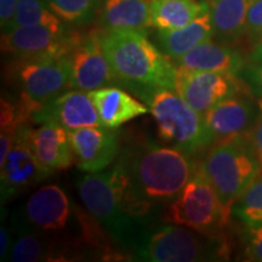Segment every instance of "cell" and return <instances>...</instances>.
Wrapping results in <instances>:
<instances>
[{"label":"cell","mask_w":262,"mask_h":262,"mask_svg":"<svg viewBox=\"0 0 262 262\" xmlns=\"http://www.w3.org/2000/svg\"><path fill=\"white\" fill-rule=\"evenodd\" d=\"M104 126L117 129L149 110L118 86H104L89 93Z\"/></svg>","instance_id":"20"},{"label":"cell","mask_w":262,"mask_h":262,"mask_svg":"<svg viewBox=\"0 0 262 262\" xmlns=\"http://www.w3.org/2000/svg\"><path fill=\"white\" fill-rule=\"evenodd\" d=\"M74 162L84 172L102 171L116 162L122 149L118 130L107 126L68 130Z\"/></svg>","instance_id":"13"},{"label":"cell","mask_w":262,"mask_h":262,"mask_svg":"<svg viewBox=\"0 0 262 262\" xmlns=\"http://www.w3.org/2000/svg\"><path fill=\"white\" fill-rule=\"evenodd\" d=\"M214 38L210 8L199 15L194 21L179 29L172 31H158L157 29L156 42L166 56L175 60L186 55L202 42Z\"/></svg>","instance_id":"21"},{"label":"cell","mask_w":262,"mask_h":262,"mask_svg":"<svg viewBox=\"0 0 262 262\" xmlns=\"http://www.w3.org/2000/svg\"><path fill=\"white\" fill-rule=\"evenodd\" d=\"M72 215L71 202L63 189L47 185L29 196L15 221L41 233H57L67 227Z\"/></svg>","instance_id":"14"},{"label":"cell","mask_w":262,"mask_h":262,"mask_svg":"<svg viewBox=\"0 0 262 262\" xmlns=\"http://www.w3.org/2000/svg\"><path fill=\"white\" fill-rule=\"evenodd\" d=\"M260 113L257 102L241 93L221 101L204 114L214 143L250 133Z\"/></svg>","instance_id":"16"},{"label":"cell","mask_w":262,"mask_h":262,"mask_svg":"<svg viewBox=\"0 0 262 262\" xmlns=\"http://www.w3.org/2000/svg\"><path fill=\"white\" fill-rule=\"evenodd\" d=\"M31 145L39 162L50 172L71 168L74 163L68 130L60 124L48 122L32 129Z\"/></svg>","instance_id":"18"},{"label":"cell","mask_w":262,"mask_h":262,"mask_svg":"<svg viewBox=\"0 0 262 262\" xmlns=\"http://www.w3.org/2000/svg\"><path fill=\"white\" fill-rule=\"evenodd\" d=\"M8 75L19 93V104L29 120L35 111L71 89L70 57L12 58Z\"/></svg>","instance_id":"8"},{"label":"cell","mask_w":262,"mask_h":262,"mask_svg":"<svg viewBox=\"0 0 262 262\" xmlns=\"http://www.w3.org/2000/svg\"><path fill=\"white\" fill-rule=\"evenodd\" d=\"M257 104L260 113H258L256 123L254 124L253 129L249 133V139H250L255 153H256L257 158L262 165V98H257Z\"/></svg>","instance_id":"33"},{"label":"cell","mask_w":262,"mask_h":262,"mask_svg":"<svg viewBox=\"0 0 262 262\" xmlns=\"http://www.w3.org/2000/svg\"><path fill=\"white\" fill-rule=\"evenodd\" d=\"M136 260L150 262L216 261L229 256L224 237H210L170 224L146 231L134 249Z\"/></svg>","instance_id":"5"},{"label":"cell","mask_w":262,"mask_h":262,"mask_svg":"<svg viewBox=\"0 0 262 262\" xmlns=\"http://www.w3.org/2000/svg\"><path fill=\"white\" fill-rule=\"evenodd\" d=\"M239 78L247 85L249 94L262 98V62H250L245 66Z\"/></svg>","instance_id":"31"},{"label":"cell","mask_w":262,"mask_h":262,"mask_svg":"<svg viewBox=\"0 0 262 262\" xmlns=\"http://www.w3.org/2000/svg\"><path fill=\"white\" fill-rule=\"evenodd\" d=\"M232 209L225 205L205 178L196 168L182 191L166 206L164 221L188 227L210 237H224Z\"/></svg>","instance_id":"7"},{"label":"cell","mask_w":262,"mask_h":262,"mask_svg":"<svg viewBox=\"0 0 262 262\" xmlns=\"http://www.w3.org/2000/svg\"><path fill=\"white\" fill-rule=\"evenodd\" d=\"M209 8L208 0H153L152 25L158 31L182 28Z\"/></svg>","instance_id":"24"},{"label":"cell","mask_w":262,"mask_h":262,"mask_svg":"<svg viewBox=\"0 0 262 262\" xmlns=\"http://www.w3.org/2000/svg\"><path fill=\"white\" fill-rule=\"evenodd\" d=\"M18 0H0V26L2 32L9 31L12 27Z\"/></svg>","instance_id":"32"},{"label":"cell","mask_w":262,"mask_h":262,"mask_svg":"<svg viewBox=\"0 0 262 262\" xmlns=\"http://www.w3.org/2000/svg\"><path fill=\"white\" fill-rule=\"evenodd\" d=\"M243 90L249 93L244 81L235 75L176 67L175 91L203 116L215 104Z\"/></svg>","instance_id":"11"},{"label":"cell","mask_w":262,"mask_h":262,"mask_svg":"<svg viewBox=\"0 0 262 262\" xmlns=\"http://www.w3.org/2000/svg\"><path fill=\"white\" fill-rule=\"evenodd\" d=\"M250 62H262V41L256 44L254 50L251 51L250 56H249Z\"/></svg>","instance_id":"35"},{"label":"cell","mask_w":262,"mask_h":262,"mask_svg":"<svg viewBox=\"0 0 262 262\" xmlns=\"http://www.w3.org/2000/svg\"><path fill=\"white\" fill-rule=\"evenodd\" d=\"M251 2L253 0H209L216 40L229 45L244 37Z\"/></svg>","instance_id":"22"},{"label":"cell","mask_w":262,"mask_h":262,"mask_svg":"<svg viewBox=\"0 0 262 262\" xmlns=\"http://www.w3.org/2000/svg\"><path fill=\"white\" fill-rule=\"evenodd\" d=\"M29 117L21 104L2 97L0 103V164L4 163L17 129L28 122Z\"/></svg>","instance_id":"26"},{"label":"cell","mask_w":262,"mask_h":262,"mask_svg":"<svg viewBox=\"0 0 262 262\" xmlns=\"http://www.w3.org/2000/svg\"><path fill=\"white\" fill-rule=\"evenodd\" d=\"M199 168L225 205L234 202L261 173L258 160L249 134L214 143Z\"/></svg>","instance_id":"3"},{"label":"cell","mask_w":262,"mask_h":262,"mask_svg":"<svg viewBox=\"0 0 262 262\" xmlns=\"http://www.w3.org/2000/svg\"><path fill=\"white\" fill-rule=\"evenodd\" d=\"M31 130L28 122L18 127L4 163L0 164L2 205L52 175L32 148Z\"/></svg>","instance_id":"10"},{"label":"cell","mask_w":262,"mask_h":262,"mask_svg":"<svg viewBox=\"0 0 262 262\" xmlns=\"http://www.w3.org/2000/svg\"><path fill=\"white\" fill-rule=\"evenodd\" d=\"M14 239L8 261L38 262L56 260L61 256L57 244L49 234L34 231L14 220Z\"/></svg>","instance_id":"23"},{"label":"cell","mask_w":262,"mask_h":262,"mask_svg":"<svg viewBox=\"0 0 262 262\" xmlns=\"http://www.w3.org/2000/svg\"><path fill=\"white\" fill-rule=\"evenodd\" d=\"M153 0H102L98 22L103 31L131 29L146 32L152 25Z\"/></svg>","instance_id":"19"},{"label":"cell","mask_w":262,"mask_h":262,"mask_svg":"<svg viewBox=\"0 0 262 262\" xmlns=\"http://www.w3.org/2000/svg\"><path fill=\"white\" fill-rule=\"evenodd\" d=\"M71 62V89L90 93L104 86H120L101 44L100 32L81 35L68 55Z\"/></svg>","instance_id":"12"},{"label":"cell","mask_w":262,"mask_h":262,"mask_svg":"<svg viewBox=\"0 0 262 262\" xmlns=\"http://www.w3.org/2000/svg\"><path fill=\"white\" fill-rule=\"evenodd\" d=\"M100 32L103 51L120 86L143 100L160 89L175 90L176 66L146 32L117 29Z\"/></svg>","instance_id":"2"},{"label":"cell","mask_w":262,"mask_h":262,"mask_svg":"<svg viewBox=\"0 0 262 262\" xmlns=\"http://www.w3.org/2000/svg\"><path fill=\"white\" fill-rule=\"evenodd\" d=\"M34 25H45L56 28L66 26L64 22L51 11L45 0H18L11 28Z\"/></svg>","instance_id":"28"},{"label":"cell","mask_w":262,"mask_h":262,"mask_svg":"<svg viewBox=\"0 0 262 262\" xmlns=\"http://www.w3.org/2000/svg\"><path fill=\"white\" fill-rule=\"evenodd\" d=\"M81 38L68 27L45 25L21 26L2 32V51L12 58L64 57Z\"/></svg>","instance_id":"9"},{"label":"cell","mask_w":262,"mask_h":262,"mask_svg":"<svg viewBox=\"0 0 262 262\" xmlns=\"http://www.w3.org/2000/svg\"><path fill=\"white\" fill-rule=\"evenodd\" d=\"M245 37L255 44L262 41V0H253L249 6Z\"/></svg>","instance_id":"29"},{"label":"cell","mask_w":262,"mask_h":262,"mask_svg":"<svg viewBox=\"0 0 262 262\" xmlns=\"http://www.w3.org/2000/svg\"><path fill=\"white\" fill-rule=\"evenodd\" d=\"M176 67L192 71H208L231 74L239 77L247 62L243 55L228 44L208 40L187 52L183 56L172 60Z\"/></svg>","instance_id":"17"},{"label":"cell","mask_w":262,"mask_h":262,"mask_svg":"<svg viewBox=\"0 0 262 262\" xmlns=\"http://www.w3.org/2000/svg\"><path fill=\"white\" fill-rule=\"evenodd\" d=\"M232 215L247 227L262 226V176H258L234 202Z\"/></svg>","instance_id":"27"},{"label":"cell","mask_w":262,"mask_h":262,"mask_svg":"<svg viewBox=\"0 0 262 262\" xmlns=\"http://www.w3.org/2000/svg\"><path fill=\"white\" fill-rule=\"evenodd\" d=\"M102 0H45L49 8L64 24L86 26L98 15Z\"/></svg>","instance_id":"25"},{"label":"cell","mask_w":262,"mask_h":262,"mask_svg":"<svg viewBox=\"0 0 262 262\" xmlns=\"http://www.w3.org/2000/svg\"><path fill=\"white\" fill-rule=\"evenodd\" d=\"M244 243L245 258L249 261L262 262V226H245Z\"/></svg>","instance_id":"30"},{"label":"cell","mask_w":262,"mask_h":262,"mask_svg":"<svg viewBox=\"0 0 262 262\" xmlns=\"http://www.w3.org/2000/svg\"><path fill=\"white\" fill-rule=\"evenodd\" d=\"M31 120L35 124L57 123L66 130L104 126L89 93L75 89L64 91L51 102L35 111Z\"/></svg>","instance_id":"15"},{"label":"cell","mask_w":262,"mask_h":262,"mask_svg":"<svg viewBox=\"0 0 262 262\" xmlns=\"http://www.w3.org/2000/svg\"><path fill=\"white\" fill-rule=\"evenodd\" d=\"M142 101L148 104L163 142L189 156L214 145L204 116L189 106L175 90H157Z\"/></svg>","instance_id":"6"},{"label":"cell","mask_w":262,"mask_h":262,"mask_svg":"<svg viewBox=\"0 0 262 262\" xmlns=\"http://www.w3.org/2000/svg\"><path fill=\"white\" fill-rule=\"evenodd\" d=\"M11 227L4 225L0 228V260L2 261H8L11 250L12 239H14V232H11Z\"/></svg>","instance_id":"34"},{"label":"cell","mask_w":262,"mask_h":262,"mask_svg":"<svg viewBox=\"0 0 262 262\" xmlns=\"http://www.w3.org/2000/svg\"><path fill=\"white\" fill-rule=\"evenodd\" d=\"M192 156L149 137H135L122 146L116 163L131 188L155 208L168 205L189 181L198 165Z\"/></svg>","instance_id":"1"},{"label":"cell","mask_w":262,"mask_h":262,"mask_svg":"<svg viewBox=\"0 0 262 262\" xmlns=\"http://www.w3.org/2000/svg\"><path fill=\"white\" fill-rule=\"evenodd\" d=\"M77 191L89 214L116 243L133 250L137 247L146 229L126 211L112 170L86 172L77 181Z\"/></svg>","instance_id":"4"}]
</instances>
